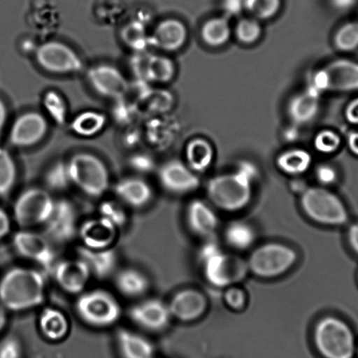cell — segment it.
I'll return each instance as SVG.
<instances>
[{"label":"cell","mask_w":358,"mask_h":358,"mask_svg":"<svg viewBox=\"0 0 358 358\" xmlns=\"http://www.w3.org/2000/svg\"><path fill=\"white\" fill-rule=\"evenodd\" d=\"M46 280L40 271L13 267L0 280V303L9 310L22 312L43 304Z\"/></svg>","instance_id":"obj_1"},{"label":"cell","mask_w":358,"mask_h":358,"mask_svg":"<svg viewBox=\"0 0 358 358\" xmlns=\"http://www.w3.org/2000/svg\"><path fill=\"white\" fill-rule=\"evenodd\" d=\"M199 257L205 278L215 287H231L244 280L249 270L248 262L222 252L212 241L201 248Z\"/></svg>","instance_id":"obj_2"},{"label":"cell","mask_w":358,"mask_h":358,"mask_svg":"<svg viewBox=\"0 0 358 358\" xmlns=\"http://www.w3.org/2000/svg\"><path fill=\"white\" fill-rule=\"evenodd\" d=\"M316 350L323 358H353L356 340L345 322L334 316L320 320L314 330Z\"/></svg>","instance_id":"obj_3"},{"label":"cell","mask_w":358,"mask_h":358,"mask_svg":"<svg viewBox=\"0 0 358 358\" xmlns=\"http://www.w3.org/2000/svg\"><path fill=\"white\" fill-rule=\"evenodd\" d=\"M253 183L238 172L213 177L207 184L208 199L227 212L244 210L252 199Z\"/></svg>","instance_id":"obj_4"},{"label":"cell","mask_w":358,"mask_h":358,"mask_svg":"<svg viewBox=\"0 0 358 358\" xmlns=\"http://www.w3.org/2000/svg\"><path fill=\"white\" fill-rule=\"evenodd\" d=\"M72 185L90 197L99 198L110 187L109 170L104 162L90 152H78L67 162Z\"/></svg>","instance_id":"obj_5"},{"label":"cell","mask_w":358,"mask_h":358,"mask_svg":"<svg viewBox=\"0 0 358 358\" xmlns=\"http://www.w3.org/2000/svg\"><path fill=\"white\" fill-rule=\"evenodd\" d=\"M75 308L83 322L97 329L114 325L122 315L117 298L103 289L83 292L76 301Z\"/></svg>","instance_id":"obj_6"},{"label":"cell","mask_w":358,"mask_h":358,"mask_svg":"<svg viewBox=\"0 0 358 358\" xmlns=\"http://www.w3.org/2000/svg\"><path fill=\"white\" fill-rule=\"evenodd\" d=\"M301 205L307 217L319 224L340 226L349 218L343 201L324 187H311L302 191Z\"/></svg>","instance_id":"obj_7"},{"label":"cell","mask_w":358,"mask_h":358,"mask_svg":"<svg viewBox=\"0 0 358 358\" xmlns=\"http://www.w3.org/2000/svg\"><path fill=\"white\" fill-rule=\"evenodd\" d=\"M298 255L293 248L278 243L259 246L250 255L249 271L263 279L283 275L296 263Z\"/></svg>","instance_id":"obj_8"},{"label":"cell","mask_w":358,"mask_h":358,"mask_svg":"<svg viewBox=\"0 0 358 358\" xmlns=\"http://www.w3.org/2000/svg\"><path fill=\"white\" fill-rule=\"evenodd\" d=\"M311 90L323 92H358V62L338 59L319 69L313 76Z\"/></svg>","instance_id":"obj_9"},{"label":"cell","mask_w":358,"mask_h":358,"mask_svg":"<svg viewBox=\"0 0 358 358\" xmlns=\"http://www.w3.org/2000/svg\"><path fill=\"white\" fill-rule=\"evenodd\" d=\"M55 200L48 190L29 187L20 193L13 205V217L23 229L43 225L53 210Z\"/></svg>","instance_id":"obj_10"},{"label":"cell","mask_w":358,"mask_h":358,"mask_svg":"<svg viewBox=\"0 0 358 358\" xmlns=\"http://www.w3.org/2000/svg\"><path fill=\"white\" fill-rule=\"evenodd\" d=\"M36 59L38 65L51 74H76L83 69L80 55L62 41H50L40 45L36 51Z\"/></svg>","instance_id":"obj_11"},{"label":"cell","mask_w":358,"mask_h":358,"mask_svg":"<svg viewBox=\"0 0 358 358\" xmlns=\"http://www.w3.org/2000/svg\"><path fill=\"white\" fill-rule=\"evenodd\" d=\"M43 234L53 244H67L78 233V211L74 204L66 199L55 200L50 217L44 222Z\"/></svg>","instance_id":"obj_12"},{"label":"cell","mask_w":358,"mask_h":358,"mask_svg":"<svg viewBox=\"0 0 358 358\" xmlns=\"http://www.w3.org/2000/svg\"><path fill=\"white\" fill-rule=\"evenodd\" d=\"M13 245L20 256L44 269L51 271L57 262L53 243L43 233L22 229L13 236Z\"/></svg>","instance_id":"obj_13"},{"label":"cell","mask_w":358,"mask_h":358,"mask_svg":"<svg viewBox=\"0 0 358 358\" xmlns=\"http://www.w3.org/2000/svg\"><path fill=\"white\" fill-rule=\"evenodd\" d=\"M48 131L47 117L38 111H27L16 118L10 130L13 147L29 148L43 141Z\"/></svg>","instance_id":"obj_14"},{"label":"cell","mask_w":358,"mask_h":358,"mask_svg":"<svg viewBox=\"0 0 358 358\" xmlns=\"http://www.w3.org/2000/svg\"><path fill=\"white\" fill-rule=\"evenodd\" d=\"M87 81L94 92L110 99H124L129 90L126 76L120 69L110 64L93 66L87 72Z\"/></svg>","instance_id":"obj_15"},{"label":"cell","mask_w":358,"mask_h":358,"mask_svg":"<svg viewBox=\"0 0 358 358\" xmlns=\"http://www.w3.org/2000/svg\"><path fill=\"white\" fill-rule=\"evenodd\" d=\"M128 314L135 325L151 332H159L166 329L172 317L169 304L155 298L147 299L131 306Z\"/></svg>","instance_id":"obj_16"},{"label":"cell","mask_w":358,"mask_h":358,"mask_svg":"<svg viewBox=\"0 0 358 358\" xmlns=\"http://www.w3.org/2000/svg\"><path fill=\"white\" fill-rule=\"evenodd\" d=\"M158 178L166 191L176 194L194 192L200 186V180L196 173L178 159L164 163L159 169Z\"/></svg>","instance_id":"obj_17"},{"label":"cell","mask_w":358,"mask_h":358,"mask_svg":"<svg viewBox=\"0 0 358 358\" xmlns=\"http://www.w3.org/2000/svg\"><path fill=\"white\" fill-rule=\"evenodd\" d=\"M51 272L58 286L71 294L83 293L92 277L88 266L78 257L55 262Z\"/></svg>","instance_id":"obj_18"},{"label":"cell","mask_w":358,"mask_h":358,"mask_svg":"<svg viewBox=\"0 0 358 358\" xmlns=\"http://www.w3.org/2000/svg\"><path fill=\"white\" fill-rule=\"evenodd\" d=\"M134 69L141 81L166 83L175 78L176 68L171 59L159 55L141 52L133 62Z\"/></svg>","instance_id":"obj_19"},{"label":"cell","mask_w":358,"mask_h":358,"mask_svg":"<svg viewBox=\"0 0 358 358\" xmlns=\"http://www.w3.org/2000/svg\"><path fill=\"white\" fill-rule=\"evenodd\" d=\"M117 228L102 217L87 219L79 225L78 233L83 245L92 249L110 248L116 241Z\"/></svg>","instance_id":"obj_20"},{"label":"cell","mask_w":358,"mask_h":358,"mask_svg":"<svg viewBox=\"0 0 358 358\" xmlns=\"http://www.w3.org/2000/svg\"><path fill=\"white\" fill-rule=\"evenodd\" d=\"M206 297L196 289H184L173 295L169 304L172 317L183 322L196 321L206 312Z\"/></svg>","instance_id":"obj_21"},{"label":"cell","mask_w":358,"mask_h":358,"mask_svg":"<svg viewBox=\"0 0 358 358\" xmlns=\"http://www.w3.org/2000/svg\"><path fill=\"white\" fill-rule=\"evenodd\" d=\"M187 37V27L176 19L162 20L156 26L154 32L149 36L150 46L165 52L180 50Z\"/></svg>","instance_id":"obj_22"},{"label":"cell","mask_w":358,"mask_h":358,"mask_svg":"<svg viewBox=\"0 0 358 358\" xmlns=\"http://www.w3.org/2000/svg\"><path fill=\"white\" fill-rule=\"evenodd\" d=\"M76 255L88 266L92 276L104 280L114 273L117 266V255L113 248L92 249L81 245Z\"/></svg>","instance_id":"obj_23"},{"label":"cell","mask_w":358,"mask_h":358,"mask_svg":"<svg viewBox=\"0 0 358 358\" xmlns=\"http://www.w3.org/2000/svg\"><path fill=\"white\" fill-rule=\"evenodd\" d=\"M114 193L120 203L135 208L147 206L154 196L150 184L140 177L118 180L115 184Z\"/></svg>","instance_id":"obj_24"},{"label":"cell","mask_w":358,"mask_h":358,"mask_svg":"<svg viewBox=\"0 0 358 358\" xmlns=\"http://www.w3.org/2000/svg\"><path fill=\"white\" fill-rule=\"evenodd\" d=\"M187 222L191 231L203 238H210L218 227V217L213 208L201 200H193L187 205Z\"/></svg>","instance_id":"obj_25"},{"label":"cell","mask_w":358,"mask_h":358,"mask_svg":"<svg viewBox=\"0 0 358 358\" xmlns=\"http://www.w3.org/2000/svg\"><path fill=\"white\" fill-rule=\"evenodd\" d=\"M319 110L320 95L310 88L292 97L287 104L288 117L296 126L311 123Z\"/></svg>","instance_id":"obj_26"},{"label":"cell","mask_w":358,"mask_h":358,"mask_svg":"<svg viewBox=\"0 0 358 358\" xmlns=\"http://www.w3.org/2000/svg\"><path fill=\"white\" fill-rule=\"evenodd\" d=\"M116 342L118 351L123 358L154 357V345L140 334L120 329L116 334Z\"/></svg>","instance_id":"obj_27"},{"label":"cell","mask_w":358,"mask_h":358,"mask_svg":"<svg viewBox=\"0 0 358 358\" xmlns=\"http://www.w3.org/2000/svg\"><path fill=\"white\" fill-rule=\"evenodd\" d=\"M115 287L127 298H140L148 293L150 281L147 275L136 268L120 270L115 275Z\"/></svg>","instance_id":"obj_28"},{"label":"cell","mask_w":358,"mask_h":358,"mask_svg":"<svg viewBox=\"0 0 358 358\" xmlns=\"http://www.w3.org/2000/svg\"><path fill=\"white\" fill-rule=\"evenodd\" d=\"M38 326L45 338L51 342H59L67 336L69 322L67 316L61 310L54 308H46L41 311Z\"/></svg>","instance_id":"obj_29"},{"label":"cell","mask_w":358,"mask_h":358,"mask_svg":"<svg viewBox=\"0 0 358 358\" xmlns=\"http://www.w3.org/2000/svg\"><path fill=\"white\" fill-rule=\"evenodd\" d=\"M187 165L194 173H203L210 168L213 162V147L204 138H194L186 147Z\"/></svg>","instance_id":"obj_30"},{"label":"cell","mask_w":358,"mask_h":358,"mask_svg":"<svg viewBox=\"0 0 358 358\" xmlns=\"http://www.w3.org/2000/svg\"><path fill=\"white\" fill-rule=\"evenodd\" d=\"M276 164L281 171L288 176H301L310 168L312 156L304 149H290L278 156Z\"/></svg>","instance_id":"obj_31"},{"label":"cell","mask_w":358,"mask_h":358,"mask_svg":"<svg viewBox=\"0 0 358 358\" xmlns=\"http://www.w3.org/2000/svg\"><path fill=\"white\" fill-rule=\"evenodd\" d=\"M231 36V29L226 17H215L207 20L201 29L203 43L212 48L224 46Z\"/></svg>","instance_id":"obj_32"},{"label":"cell","mask_w":358,"mask_h":358,"mask_svg":"<svg viewBox=\"0 0 358 358\" xmlns=\"http://www.w3.org/2000/svg\"><path fill=\"white\" fill-rule=\"evenodd\" d=\"M106 121L103 113L95 110H86L79 113L72 120L71 127L78 136L90 138L96 136L103 130Z\"/></svg>","instance_id":"obj_33"},{"label":"cell","mask_w":358,"mask_h":358,"mask_svg":"<svg viewBox=\"0 0 358 358\" xmlns=\"http://www.w3.org/2000/svg\"><path fill=\"white\" fill-rule=\"evenodd\" d=\"M224 236L226 242L239 251L251 248L256 238L255 229L248 222L242 221L231 222L225 229Z\"/></svg>","instance_id":"obj_34"},{"label":"cell","mask_w":358,"mask_h":358,"mask_svg":"<svg viewBox=\"0 0 358 358\" xmlns=\"http://www.w3.org/2000/svg\"><path fill=\"white\" fill-rule=\"evenodd\" d=\"M17 166L9 151L0 147V196H8L15 186Z\"/></svg>","instance_id":"obj_35"},{"label":"cell","mask_w":358,"mask_h":358,"mask_svg":"<svg viewBox=\"0 0 358 358\" xmlns=\"http://www.w3.org/2000/svg\"><path fill=\"white\" fill-rule=\"evenodd\" d=\"M121 38L128 47L137 51L138 53L144 52L145 48L150 46L147 29H145L143 24L137 22V20L127 24L124 27L122 32H121Z\"/></svg>","instance_id":"obj_36"},{"label":"cell","mask_w":358,"mask_h":358,"mask_svg":"<svg viewBox=\"0 0 358 358\" xmlns=\"http://www.w3.org/2000/svg\"><path fill=\"white\" fill-rule=\"evenodd\" d=\"M43 108L48 116L58 126H62L67 121L68 108L65 99L55 90H48L43 99Z\"/></svg>","instance_id":"obj_37"},{"label":"cell","mask_w":358,"mask_h":358,"mask_svg":"<svg viewBox=\"0 0 358 358\" xmlns=\"http://www.w3.org/2000/svg\"><path fill=\"white\" fill-rule=\"evenodd\" d=\"M45 183L51 191L62 192L67 190L72 185L68 163L58 162L52 165L45 175Z\"/></svg>","instance_id":"obj_38"},{"label":"cell","mask_w":358,"mask_h":358,"mask_svg":"<svg viewBox=\"0 0 358 358\" xmlns=\"http://www.w3.org/2000/svg\"><path fill=\"white\" fill-rule=\"evenodd\" d=\"M282 0H245L244 10L258 20L273 18L280 11Z\"/></svg>","instance_id":"obj_39"},{"label":"cell","mask_w":358,"mask_h":358,"mask_svg":"<svg viewBox=\"0 0 358 358\" xmlns=\"http://www.w3.org/2000/svg\"><path fill=\"white\" fill-rule=\"evenodd\" d=\"M334 44L339 51L352 52L358 48V22H348L336 31Z\"/></svg>","instance_id":"obj_40"},{"label":"cell","mask_w":358,"mask_h":358,"mask_svg":"<svg viewBox=\"0 0 358 358\" xmlns=\"http://www.w3.org/2000/svg\"><path fill=\"white\" fill-rule=\"evenodd\" d=\"M262 27L259 20L255 18H244L236 23L235 36L236 39L243 44H255L260 39Z\"/></svg>","instance_id":"obj_41"},{"label":"cell","mask_w":358,"mask_h":358,"mask_svg":"<svg viewBox=\"0 0 358 358\" xmlns=\"http://www.w3.org/2000/svg\"><path fill=\"white\" fill-rule=\"evenodd\" d=\"M99 215L107 219L117 229L122 228L127 222V211L120 201H104L99 206Z\"/></svg>","instance_id":"obj_42"},{"label":"cell","mask_w":358,"mask_h":358,"mask_svg":"<svg viewBox=\"0 0 358 358\" xmlns=\"http://www.w3.org/2000/svg\"><path fill=\"white\" fill-rule=\"evenodd\" d=\"M342 138L336 131L323 130L319 131L314 140V147L320 152L331 155L340 148Z\"/></svg>","instance_id":"obj_43"},{"label":"cell","mask_w":358,"mask_h":358,"mask_svg":"<svg viewBox=\"0 0 358 358\" xmlns=\"http://www.w3.org/2000/svg\"><path fill=\"white\" fill-rule=\"evenodd\" d=\"M22 345L20 340L10 336L0 343V358H22Z\"/></svg>","instance_id":"obj_44"},{"label":"cell","mask_w":358,"mask_h":358,"mask_svg":"<svg viewBox=\"0 0 358 358\" xmlns=\"http://www.w3.org/2000/svg\"><path fill=\"white\" fill-rule=\"evenodd\" d=\"M226 304L234 310H241L246 303V295L244 291L238 287H229L225 294Z\"/></svg>","instance_id":"obj_45"},{"label":"cell","mask_w":358,"mask_h":358,"mask_svg":"<svg viewBox=\"0 0 358 358\" xmlns=\"http://www.w3.org/2000/svg\"><path fill=\"white\" fill-rule=\"evenodd\" d=\"M130 165L135 171L141 173H148L155 169L154 159L145 154H138L130 159Z\"/></svg>","instance_id":"obj_46"},{"label":"cell","mask_w":358,"mask_h":358,"mask_svg":"<svg viewBox=\"0 0 358 358\" xmlns=\"http://www.w3.org/2000/svg\"><path fill=\"white\" fill-rule=\"evenodd\" d=\"M173 103V97L166 90H158L155 93L154 99H151L150 106L155 111H165L171 108Z\"/></svg>","instance_id":"obj_47"},{"label":"cell","mask_w":358,"mask_h":358,"mask_svg":"<svg viewBox=\"0 0 358 358\" xmlns=\"http://www.w3.org/2000/svg\"><path fill=\"white\" fill-rule=\"evenodd\" d=\"M316 179L322 185H331L337 180L336 170L333 166L326 164L318 166L315 171Z\"/></svg>","instance_id":"obj_48"},{"label":"cell","mask_w":358,"mask_h":358,"mask_svg":"<svg viewBox=\"0 0 358 358\" xmlns=\"http://www.w3.org/2000/svg\"><path fill=\"white\" fill-rule=\"evenodd\" d=\"M250 182L255 183L257 177H258V169L251 162H242L239 164L238 169L236 170Z\"/></svg>","instance_id":"obj_49"},{"label":"cell","mask_w":358,"mask_h":358,"mask_svg":"<svg viewBox=\"0 0 358 358\" xmlns=\"http://www.w3.org/2000/svg\"><path fill=\"white\" fill-rule=\"evenodd\" d=\"M245 0H222V8L227 15H236L244 10Z\"/></svg>","instance_id":"obj_50"},{"label":"cell","mask_w":358,"mask_h":358,"mask_svg":"<svg viewBox=\"0 0 358 358\" xmlns=\"http://www.w3.org/2000/svg\"><path fill=\"white\" fill-rule=\"evenodd\" d=\"M344 115L348 122L358 124V97L348 104Z\"/></svg>","instance_id":"obj_51"},{"label":"cell","mask_w":358,"mask_h":358,"mask_svg":"<svg viewBox=\"0 0 358 358\" xmlns=\"http://www.w3.org/2000/svg\"><path fill=\"white\" fill-rule=\"evenodd\" d=\"M11 229V220L8 213L0 208V239L5 238Z\"/></svg>","instance_id":"obj_52"},{"label":"cell","mask_w":358,"mask_h":358,"mask_svg":"<svg viewBox=\"0 0 358 358\" xmlns=\"http://www.w3.org/2000/svg\"><path fill=\"white\" fill-rule=\"evenodd\" d=\"M348 241L350 248L358 255V224L350 227L349 233H348Z\"/></svg>","instance_id":"obj_53"},{"label":"cell","mask_w":358,"mask_h":358,"mask_svg":"<svg viewBox=\"0 0 358 358\" xmlns=\"http://www.w3.org/2000/svg\"><path fill=\"white\" fill-rule=\"evenodd\" d=\"M348 147L354 155L358 156V133H351L349 135Z\"/></svg>","instance_id":"obj_54"},{"label":"cell","mask_w":358,"mask_h":358,"mask_svg":"<svg viewBox=\"0 0 358 358\" xmlns=\"http://www.w3.org/2000/svg\"><path fill=\"white\" fill-rule=\"evenodd\" d=\"M6 120H8V110H6L5 103L0 99V135H1L3 129H4Z\"/></svg>","instance_id":"obj_55"},{"label":"cell","mask_w":358,"mask_h":358,"mask_svg":"<svg viewBox=\"0 0 358 358\" xmlns=\"http://www.w3.org/2000/svg\"><path fill=\"white\" fill-rule=\"evenodd\" d=\"M357 0H331L334 6L338 9H348L351 8Z\"/></svg>","instance_id":"obj_56"},{"label":"cell","mask_w":358,"mask_h":358,"mask_svg":"<svg viewBox=\"0 0 358 358\" xmlns=\"http://www.w3.org/2000/svg\"><path fill=\"white\" fill-rule=\"evenodd\" d=\"M4 306L0 303V332L5 329L6 322H8V316H6V310Z\"/></svg>","instance_id":"obj_57"}]
</instances>
